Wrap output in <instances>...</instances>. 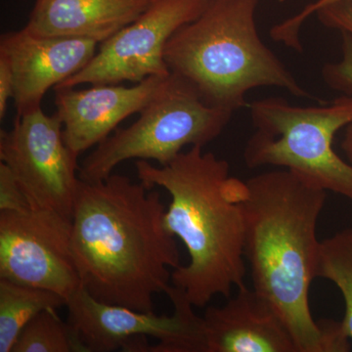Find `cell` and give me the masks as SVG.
I'll use <instances>...</instances> for the list:
<instances>
[{
    "instance_id": "obj_20",
    "label": "cell",
    "mask_w": 352,
    "mask_h": 352,
    "mask_svg": "<svg viewBox=\"0 0 352 352\" xmlns=\"http://www.w3.org/2000/svg\"><path fill=\"white\" fill-rule=\"evenodd\" d=\"M326 27L347 32L352 36V2L340 1L322 7L316 12Z\"/></svg>"
},
{
    "instance_id": "obj_10",
    "label": "cell",
    "mask_w": 352,
    "mask_h": 352,
    "mask_svg": "<svg viewBox=\"0 0 352 352\" xmlns=\"http://www.w3.org/2000/svg\"><path fill=\"white\" fill-rule=\"evenodd\" d=\"M208 0H153L140 16L100 43L89 63L56 87L141 82L168 76L164 50L182 25L195 20Z\"/></svg>"
},
{
    "instance_id": "obj_7",
    "label": "cell",
    "mask_w": 352,
    "mask_h": 352,
    "mask_svg": "<svg viewBox=\"0 0 352 352\" xmlns=\"http://www.w3.org/2000/svg\"><path fill=\"white\" fill-rule=\"evenodd\" d=\"M171 316L98 302L80 288L69 298V323L88 352H205L201 316L171 286Z\"/></svg>"
},
{
    "instance_id": "obj_3",
    "label": "cell",
    "mask_w": 352,
    "mask_h": 352,
    "mask_svg": "<svg viewBox=\"0 0 352 352\" xmlns=\"http://www.w3.org/2000/svg\"><path fill=\"white\" fill-rule=\"evenodd\" d=\"M201 146H192L166 166L145 160L135 163L138 179L148 189L162 187L171 201L164 221L188 252L186 265L171 273L194 307L215 296L230 298L245 285V217L241 199L245 182L229 175V164Z\"/></svg>"
},
{
    "instance_id": "obj_14",
    "label": "cell",
    "mask_w": 352,
    "mask_h": 352,
    "mask_svg": "<svg viewBox=\"0 0 352 352\" xmlns=\"http://www.w3.org/2000/svg\"><path fill=\"white\" fill-rule=\"evenodd\" d=\"M153 0H36L25 29L50 38L98 44L138 19Z\"/></svg>"
},
{
    "instance_id": "obj_2",
    "label": "cell",
    "mask_w": 352,
    "mask_h": 352,
    "mask_svg": "<svg viewBox=\"0 0 352 352\" xmlns=\"http://www.w3.org/2000/svg\"><path fill=\"white\" fill-rule=\"evenodd\" d=\"M326 199V190L288 170L252 176L241 199L252 289L276 310L298 352L351 349L342 322L316 321L310 310L321 244L317 224Z\"/></svg>"
},
{
    "instance_id": "obj_15",
    "label": "cell",
    "mask_w": 352,
    "mask_h": 352,
    "mask_svg": "<svg viewBox=\"0 0 352 352\" xmlns=\"http://www.w3.org/2000/svg\"><path fill=\"white\" fill-rule=\"evenodd\" d=\"M66 305V298L54 292L0 278V352H12L23 329L36 315Z\"/></svg>"
},
{
    "instance_id": "obj_12",
    "label": "cell",
    "mask_w": 352,
    "mask_h": 352,
    "mask_svg": "<svg viewBox=\"0 0 352 352\" xmlns=\"http://www.w3.org/2000/svg\"><path fill=\"white\" fill-rule=\"evenodd\" d=\"M168 76H151L131 87L91 85L85 89L54 88L55 113L63 124L67 146L80 156L100 144L120 122L140 113Z\"/></svg>"
},
{
    "instance_id": "obj_13",
    "label": "cell",
    "mask_w": 352,
    "mask_h": 352,
    "mask_svg": "<svg viewBox=\"0 0 352 352\" xmlns=\"http://www.w3.org/2000/svg\"><path fill=\"white\" fill-rule=\"evenodd\" d=\"M201 328L205 352H298L276 310L245 285L226 305L208 307Z\"/></svg>"
},
{
    "instance_id": "obj_1",
    "label": "cell",
    "mask_w": 352,
    "mask_h": 352,
    "mask_svg": "<svg viewBox=\"0 0 352 352\" xmlns=\"http://www.w3.org/2000/svg\"><path fill=\"white\" fill-rule=\"evenodd\" d=\"M161 194L111 175L80 179L72 217V251L82 288L98 302L154 312L179 267L176 237L164 221Z\"/></svg>"
},
{
    "instance_id": "obj_19",
    "label": "cell",
    "mask_w": 352,
    "mask_h": 352,
    "mask_svg": "<svg viewBox=\"0 0 352 352\" xmlns=\"http://www.w3.org/2000/svg\"><path fill=\"white\" fill-rule=\"evenodd\" d=\"M30 204L8 166L0 163V212L25 210Z\"/></svg>"
},
{
    "instance_id": "obj_18",
    "label": "cell",
    "mask_w": 352,
    "mask_h": 352,
    "mask_svg": "<svg viewBox=\"0 0 352 352\" xmlns=\"http://www.w3.org/2000/svg\"><path fill=\"white\" fill-rule=\"evenodd\" d=\"M340 1L352 2V0H317L314 3L305 7L302 11L296 14L294 17L289 18V19L280 23L279 25L273 27L270 32V36L277 43L286 44L293 50L300 51L302 50V45L300 43V32L305 21L312 14L316 13L322 7Z\"/></svg>"
},
{
    "instance_id": "obj_6",
    "label": "cell",
    "mask_w": 352,
    "mask_h": 352,
    "mask_svg": "<svg viewBox=\"0 0 352 352\" xmlns=\"http://www.w3.org/2000/svg\"><path fill=\"white\" fill-rule=\"evenodd\" d=\"M233 113L210 107L186 82L170 74L136 122L116 129L85 160L78 170L83 182L107 179L129 160L166 166L185 146L205 147L219 138Z\"/></svg>"
},
{
    "instance_id": "obj_22",
    "label": "cell",
    "mask_w": 352,
    "mask_h": 352,
    "mask_svg": "<svg viewBox=\"0 0 352 352\" xmlns=\"http://www.w3.org/2000/svg\"><path fill=\"white\" fill-rule=\"evenodd\" d=\"M342 150L347 162L352 164V124L346 127L344 139L342 141Z\"/></svg>"
},
{
    "instance_id": "obj_21",
    "label": "cell",
    "mask_w": 352,
    "mask_h": 352,
    "mask_svg": "<svg viewBox=\"0 0 352 352\" xmlns=\"http://www.w3.org/2000/svg\"><path fill=\"white\" fill-rule=\"evenodd\" d=\"M14 76L12 69L6 56L0 54V119L3 120L7 112L8 100L13 98Z\"/></svg>"
},
{
    "instance_id": "obj_16",
    "label": "cell",
    "mask_w": 352,
    "mask_h": 352,
    "mask_svg": "<svg viewBox=\"0 0 352 352\" xmlns=\"http://www.w3.org/2000/svg\"><path fill=\"white\" fill-rule=\"evenodd\" d=\"M12 352H88L73 326L57 310L36 315L20 333Z\"/></svg>"
},
{
    "instance_id": "obj_17",
    "label": "cell",
    "mask_w": 352,
    "mask_h": 352,
    "mask_svg": "<svg viewBox=\"0 0 352 352\" xmlns=\"http://www.w3.org/2000/svg\"><path fill=\"white\" fill-rule=\"evenodd\" d=\"M317 278L327 279L340 289L346 302L342 323L352 340V228L321 241Z\"/></svg>"
},
{
    "instance_id": "obj_5",
    "label": "cell",
    "mask_w": 352,
    "mask_h": 352,
    "mask_svg": "<svg viewBox=\"0 0 352 352\" xmlns=\"http://www.w3.org/2000/svg\"><path fill=\"white\" fill-rule=\"evenodd\" d=\"M249 107L256 129L245 147L250 168L281 166L352 201V164L333 147L337 132L352 124V96L318 107H298L271 97Z\"/></svg>"
},
{
    "instance_id": "obj_11",
    "label": "cell",
    "mask_w": 352,
    "mask_h": 352,
    "mask_svg": "<svg viewBox=\"0 0 352 352\" xmlns=\"http://www.w3.org/2000/svg\"><path fill=\"white\" fill-rule=\"evenodd\" d=\"M97 47L89 39L36 36L25 28L2 34L0 54L12 69L17 115L41 108L46 92L85 68Z\"/></svg>"
},
{
    "instance_id": "obj_8",
    "label": "cell",
    "mask_w": 352,
    "mask_h": 352,
    "mask_svg": "<svg viewBox=\"0 0 352 352\" xmlns=\"http://www.w3.org/2000/svg\"><path fill=\"white\" fill-rule=\"evenodd\" d=\"M78 157L65 142L63 124L38 108L16 116L0 131V161L6 164L32 208L71 219L80 176Z\"/></svg>"
},
{
    "instance_id": "obj_4",
    "label": "cell",
    "mask_w": 352,
    "mask_h": 352,
    "mask_svg": "<svg viewBox=\"0 0 352 352\" xmlns=\"http://www.w3.org/2000/svg\"><path fill=\"white\" fill-rule=\"evenodd\" d=\"M258 2L208 0L203 12L166 44L164 60L170 74L191 85L210 107L234 113L248 105L250 90L261 87L314 98L261 41L256 23Z\"/></svg>"
},
{
    "instance_id": "obj_9",
    "label": "cell",
    "mask_w": 352,
    "mask_h": 352,
    "mask_svg": "<svg viewBox=\"0 0 352 352\" xmlns=\"http://www.w3.org/2000/svg\"><path fill=\"white\" fill-rule=\"evenodd\" d=\"M72 219L28 208L0 212V278L68 300L82 288L72 251Z\"/></svg>"
}]
</instances>
